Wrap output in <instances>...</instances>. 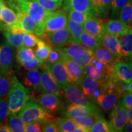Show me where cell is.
<instances>
[{
  "label": "cell",
  "instance_id": "cell-49",
  "mask_svg": "<svg viewBox=\"0 0 132 132\" xmlns=\"http://www.w3.org/2000/svg\"><path fill=\"white\" fill-rule=\"evenodd\" d=\"M25 131L26 132H40L42 131L41 123L34 122L25 124Z\"/></svg>",
  "mask_w": 132,
  "mask_h": 132
},
{
  "label": "cell",
  "instance_id": "cell-44",
  "mask_svg": "<svg viewBox=\"0 0 132 132\" xmlns=\"http://www.w3.org/2000/svg\"><path fill=\"white\" fill-rule=\"evenodd\" d=\"M127 1L128 0H111V17L112 19L118 18L120 11Z\"/></svg>",
  "mask_w": 132,
  "mask_h": 132
},
{
  "label": "cell",
  "instance_id": "cell-40",
  "mask_svg": "<svg viewBox=\"0 0 132 132\" xmlns=\"http://www.w3.org/2000/svg\"><path fill=\"white\" fill-rule=\"evenodd\" d=\"M34 56V52L31 48L21 46L16 49V59L19 63L20 62L28 60Z\"/></svg>",
  "mask_w": 132,
  "mask_h": 132
},
{
  "label": "cell",
  "instance_id": "cell-3",
  "mask_svg": "<svg viewBox=\"0 0 132 132\" xmlns=\"http://www.w3.org/2000/svg\"><path fill=\"white\" fill-rule=\"evenodd\" d=\"M7 4L14 11H20L28 14L42 26L46 16L50 12L40 4L30 0H8Z\"/></svg>",
  "mask_w": 132,
  "mask_h": 132
},
{
  "label": "cell",
  "instance_id": "cell-52",
  "mask_svg": "<svg viewBox=\"0 0 132 132\" xmlns=\"http://www.w3.org/2000/svg\"><path fill=\"white\" fill-rule=\"evenodd\" d=\"M73 131H75V132H89L88 130L86 129V128L78 126V125H77V126L76 127L75 129Z\"/></svg>",
  "mask_w": 132,
  "mask_h": 132
},
{
  "label": "cell",
  "instance_id": "cell-25",
  "mask_svg": "<svg viewBox=\"0 0 132 132\" xmlns=\"http://www.w3.org/2000/svg\"><path fill=\"white\" fill-rule=\"evenodd\" d=\"M103 21L97 17H92L82 24L84 31L94 36L100 40L103 35L102 23Z\"/></svg>",
  "mask_w": 132,
  "mask_h": 132
},
{
  "label": "cell",
  "instance_id": "cell-4",
  "mask_svg": "<svg viewBox=\"0 0 132 132\" xmlns=\"http://www.w3.org/2000/svg\"><path fill=\"white\" fill-rule=\"evenodd\" d=\"M58 48L66 56L83 67L89 64L94 57L92 50L73 41L64 47Z\"/></svg>",
  "mask_w": 132,
  "mask_h": 132
},
{
  "label": "cell",
  "instance_id": "cell-5",
  "mask_svg": "<svg viewBox=\"0 0 132 132\" xmlns=\"http://www.w3.org/2000/svg\"><path fill=\"white\" fill-rule=\"evenodd\" d=\"M84 75L95 80H109L113 75V67L98 61L94 57L84 67Z\"/></svg>",
  "mask_w": 132,
  "mask_h": 132
},
{
  "label": "cell",
  "instance_id": "cell-11",
  "mask_svg": "<svg viewBox=\"0 0 132 132\" xmlns=\"http://www.w3.org/2000/svg\"><path fill=\"white\" fill-rule=\"evenodd\" d=\"M105 80H95L85 76L80 86L82 93L88 100L94 103L95 98L103 91Z\"/></svg>",
  "mask_w": 132,
  "mask_h": 132
},
{
  "label": "cell",
  "instance_id": "cell-6",
  "mask_svg": "<svg viewBox=\"0 0 132 132\" xmlns=\"http://www.w3.org/2000/svg\"><path fill=\"white\" fill-rule=\"evenodd\" d=\"M66 11L64 9L50 12L44 20V32H50L66 27L67 23Z\"/></svg>",
  "mask_w": 132,
  "mask_h": 132
},
{
  "label": "cell",
  "instance_id": "cell-41",
  "mask_svg": "<svg viewBox=\"0 0 132 132\" xmlns=\"http://www.w3.org/2000/svg\"><path fill=\"white\" fill-rule=\"evenodd\" d=\"M30 1H35L40 4L48 12H53L56 11L62 5V3H58L54 0H30Z\"/></svg>",
  "mask_w": 132,
  "mask_h": 132
},
{
  "label": "cell",
  "instance_id": "cell-10",
  "mask_svg": "<svg viewBox=\"0 0 132 132\" xmlns=\"http://www.w3.org/2000/svg\"><path fill=\"white\" fill-rule=\"evenodd\" d=\"M32 99L50 113H54L61 108L60 95L53 93H40V94H30Z\"/></svg>",
  "mask_w": 132,
  "mask_h": 132
},
{
  "label": "cell",
  "instance_id": "cell-1",
  "mask_svg": "<svg viewBox=\"0 0 132 132\" xmlns=\"http://www.w3.org/2000/svg\"><path fill=\"white\" fill-rule=\"evenodd\" d=\"M25 124L38 122L41 124L53 122L56 118L32 99H29L24 106L16 114Z\"/></svg>",
  "mask_w": 132,
  "mask_h": 132
},
{
  "label": "cell",
  "instance_id": "cell-53",
  "mask_svg": "<svg viewBox=\"0 0 132 132\" xmlns=\"http://www.w3.org/2000/svg\"><path fill=\"white\" fill-rule=\"evenodd\" d=\"M0 132H11L7 125H0Z\"/></svg>",
  "mask_w": 132,
  "mask_h": 132
},
{
  "label": "cell",
  "instance_id": "cell-27",
  "mask_svg": "<svg viewBox=\"0 0 132 132\" xmlns=\"http://www.w3.org/2000/svg\"><path fill=\"white\" fill-rule=\"evenodd\" d=\"M41 73L39 69L29 70L22 76V81L26 87L37 90L40 84Z\"/></svg>",
  "mask_w": 132,
  "mask_h": 132
},
{
  "label": "cell",
  "instance_id": "cell-46",
  "mask_svg": "<svg viewBox=\"0 0 132 132\" xmlns=\"http://www.w3.org/2000/svg\"><path fill=\"white\" fill-rule=\"evenodd\" d=\"M60 57L61 53L58 48H54L52 49V52L50 53L46 62L49 64L54 63V62L58 61L60 59Z\"/></svg>",
  "mask_w": 132,
  "mask_h": 132
},
{
  "label": "cell",
  "instance_id": "cell-39",
  "mask_svg": "<svg viewBox=\"0 0 132 132\" xmlns=\"http://www.w3.org/2000/svg\"><path fill=\"white\" fill-rule=\"evenodd\" d=\"M9 114L7 97H0V125H7Z\"/></svg>",
  "mask_w": 132,
  "mask_h": 132
},
{
  "label": "cell",
  "instance_id": "cell-16",
  "mask_svg": "<svg viewBox=\"0 0 132 132\" xmlns=\"http://www.w3.org/2000/svg\"><path fill=\"white\" fill-rule=\"evenodd\" d=\"M121 98L120 94L113 90L106 89L103 87V91L95 98L94 103L98 105L105 112L111 111L119 99Z\"/></svg>",
  "mask_w": 132,
  "mask_h": 132
},
{
  "label": "cell",
  "instance_id": "cell-51",
  "mask_svg": "<svg viewBox=\"0 0 132 132\" xmlns=\"http://www.w3.org/2000/svg\"><path fill=\"white\" fill-rule=\"evenodd\" d=\"M122 131L125 132H131L132 131V122L128 121L127 123L123 127Z\"/></svg>",
  "mask_w": 132,
  "mask_h": 132
},
{
  "label": "cell",
  "instance_id": "cell-48",
  "mask_svg": "<svg viewBox=\"0 0 132 132\" xmlns=\"http://www.w3.org/2000/svg\"><path fill=\"white\" fill-rule=\"evenodd\" d=\"M42 131L44 132H58L59 129L57 125L53 122H49L43 123Z\"/></svg>",
  "mask_w": 132,
  "mask_h": 132
},
{
  "label": "cell",
  "instance_id": "cell-54",
  "mask_svg": "<svg viewBox=\"0 0 132 132\" xmlns=\"http://www.w3.org/2000/svg\"><path fill=\"white\" fill-rule=\"evenodd\" d=\"M128 121L132 122V107L127 109Z\"/></svg>",
  "mask_w": 132,
  "mask_h": 132
},
{
  "label": "cell",
  "instance_id": "cell-21",
  "mask_svg": "<svg viewBox=\"0 0 132 132\" xmlns=\"http://www.w3.org/2000/svg\"><path fill=\"white\" fill-rule=\"evenodd\" d=\"M102 29L103 34H110L118 37L127 31L131 30V26L127 25L118 19H112L103 22Z\"/></svg>",
  "mask_w": 132,
  "mask_h": 132
},
{
  "label": "cell",
  "instance_id": "cell-42",
  "mask_svg": "<svg viewBox=\"0 0 132 132\" xmlns=\"http://www.w3.org/2000/svg\"><path fill=\"white\" fill-rule=\"evenodd\" d=\"M19 64L24 69L27 70H33V69H39V68H41L43 65V64L40 62V61L36 57V56L33 57L32 58L28 59V60L20 62Z\"/></svg>",
  "mask_w": 132,
  "mask_h": 132
},
{
  "label": "cell",
  "instance_id": "cell-8",
  "mask_svg": "<svg viewBox=\"0 0 132 132\" xmlns=\"http://www.w3.org/2000/svg\"><path fill=\"white\" fill-rule=\"evenodd\" d=\"M41 68L42 72L40 75V84L37 91L40 93H53L61 95L63 91L59 88L57 82L54 80L46 62L43 64Z\"/></svg>",
  "mask_w": 132,
  "mask_h": 132
},
{
  "label": "cell",
  "instance_id": "cell-37",
  "mask_svg": "<svg viewBox=\"0 0 132 132\" xmlns=\"http://www.w3.org/2000/svg\"><path fill=\"white\" fill-rule=\"evenodd\" d=\"M67 19L77 21V22L82 24L88 19L92 17H94V16L87 14L86 13L80 12V11H76V10L73 9H69L67 10Z\"/></svg>",
  "mask_w": 132,
  "mask_h": 132
},
{
  "label": "cell",
  "instance_id": "cell-38",
  "mask_svg": "<svg viewBox=\"0 0 132 132\" xmlns=\"http://www.w3.org/2000/svg\"><path fill=\"white\" fill-rule=\"evenodd\" d=\"M91 132H110L113 131L110 123L108 122L104 118L103 115L99 116L96 121L94 123L90 128Z\"/></svg>",
  "mask_w": 132,
  "mask_h": 132
},
{
  "label": "cell",
  "instance_id": "cell-32",
  "mask_svg": "<svg viewBox=\"0 0 132 132\" xmlns=\"http://www.w3.org/2000/svg\"><path fill=\"white\" fill-rule=\"evenodd\" d=\"M78 44L92 50L100 45V42L98 39L85 31L82 33L80 37Z\"/></svg>",
  "mask_w": 132,
  "mask_h": 132
},
{
  "label": "cell",
  "instance_id": "cell-22",
  "mask_svg": "<svg viewBox=\"0 0 132 132\" xmlns=\"http://www.w3.org/2000/svg\"><path fill=\"white\" fill-rule=\"evenodd\" d=\"M121 52L122 59L128 61H131L132 56V32L131 29L117 37Z\"/></svg>",
  "mask_w": 132,
  "mask_h": 132
},
{
  "label": "cell",
  "instance_id": "cell-12",
  "mask_svg": "<svg viewBox=\"0 0 132 132\" xmlns=\"http://www.w3.org/2000/svg\"><path fill=\"white\" fill-rule=\"evenodd\" d=\"M59 51L61 53L60 60L63 63L68 73L69 82L80 86L81 82L85 77L84 67L69 59L60 50Z\"/></svg>",
  "mask_w": 132,
  "mask_h": 132
},
{
  "label": "cell",
  "instance_id": "cell-15",
  "mask_svg": "<svg viewBox=\"0 0 132 132\" xmlns=\"http://www.w3.org/2000/svg\"><path fill=\"white\" fill-rule=\"evenodd\" d=\"M0 19L1 21V26L0 28L1 31L2 29L21 30L19 26L16 12L11 7L7 6L6 3L3 4L0 11Z\"/></svg>",
  "mask_w": 132,
  "mask_h": 132
},
{
  "label": "cell",
  "instance_id": "cell-26",
  "mask_svg": "<svg viewBox=\"0 0 132 132\" xmlns=\"http://www.w3.org/2000/svg\"><path fill=\"white\" fill-rule=\"evenodd\" d=\"M94 57L98 61L113 67L117 62L119 61L112 53L106 47L100 45L93 50Z\"/></svg>",
  "mask_w": 132,
  "mask_h": 132
},
{
  "label": "cell",
  "instance_id": "cell-23",
  "mask_svg": "<svg viewBox=\"0 0 132 132\" xmlns=\"http://www.w3.org/2000/svg\"><path fill=\"white\" fill-rule=\"evenodd\" d=\"M62 9L66 12L69 9H73L96 16L92 9L90 0H64Z\"/></svg>",
  "mask_w": 132,
  "mask_h": 132
},
{
  "label": "cell",
  "instance_id": "cell-19",
  "mask_svg": "<svg viewBox=\"0 0 132 132\" xmlns=\"http://www.w3.org/2000/svg\"><path fill=\"white\" fill-rule=\"evenodd\" d=\"M50 72L57 82L59 88L62 90L63 87L69 82V75L64 64L59 59L58 61L53 64L47 63Z\"/></svg>",
  "mask_w": 132,
  "mask_h": 132
},
{
  "label": "cell",
  "instance_id": "cell-20",
  "mask_svg": "<svg viewBox=\"0 0 132 132\" xmlns=\"http://www.w3.org/2000/svg\"><path fill=\"white\" fill-rule=\"evenodd\" d=\"M14 56V47L7 42L0 44V72L6 73L12 69Z\"/></svg>",
  "mask_w": 132,
  "mask_h": 132
},
{
  "label": "cell",
  "instance_id": "cell-28",
  "mask_svg": "<svg viewBox=\"0 0 132 132\" xmlns=\"http://www.w3.org/2000/svg\"><path fill=\"white\" fill-rule=\"evenodd\" d=\"M3 35L6 39V42L14 48L21 47L23 44V36L24 32L22 30L12 31L9 29H2Z\"/></svg>",
  "mask_w": 132,
  "mask_h": 132
},
{
  "label": "cell",
  "instance_id": "cell-7",
  "mask_svg": "<svg viewBox=\"0 0 132 132\" xmlns=\"http://www.w3.org/2000/svg\"><path fill=\"white\" fill-rule=\"evenodd\" d=\"M110 114V125L113 131H122L123 127L128 122L127 109L120 103V99L117 101L112 108Z\"/></svg>",
  "mask_w": 132,
  "mask_h": 132
},
{
  "label": "cell",
  "instance_id": "cell-29",
  "mask_svg": "<svg viewBox=\"0 0 132 132\" xmlns=\"http://www.w3.org/2000/svg\"><path fill=\"white\" fill-rule=\"evenodd\" d=\"M36 45H37V48L34 52L36 57L42 64L45 63L50 53L53 49L52 45L48 42L40 39V38Z\"/></svg>",
  "mask_w": 132,
  "mask_h": 132
},
{
  "label": "cell",
  "instance_id": "cell-45",
  "mask_svg": "<svg viewBox=\"0 0 132 132\" xmlns=\"http://www.w3.org/2000/svg\"><path fill=\"white\" fill-rule=\"evenodd\" d=\"M111 7V0H100L99 17L105 18L108 15Z\"/></svg>",
  "mask_w": 132,
  "mask_h": 132
},
{
  "label": "cell",
  "instance_id": "cell-14",
  "mask_svg": "<svg viewBox=\"0 0 132 132\" xmlns=\"http://www.w3.org/2000/svg\"><path fill=\"white\" fill-rule=\"evenodd\" d=\"M46 40L54 48H61L72 42L70 32L66 27L50 32H44Z\"/></svg>",
  "mask_w": 132,
  "mask_h": 132
},
{
  "label": "cell",
  "instance_id": "cell-24",
  "mask_svg": "<svg viewBox=\"0 0 132 132\" xmlns=\"http://www.w3.org/2000/svg\"><path fill=\"white\" fill-rule=\"evenodd\" d=\"M100 45L108 49L118 60H122L121 52L116 37L110 34H104L100 39Z\"/></svg>",
  "mask_w": 132,
  "mask_h": 132
},
{
  "label": "cell",
  "instance_id": "cell-50",
  "mask_svg": "<svg viewBox=\"0 0 132 132\" xmlns=\"http://www.w3.org/2000/svg\"><path fill=\"white\" fill-rule=\"evenodd\" d=\"M92 9L96 16L99 17V6H100V0H90Z\"/></svg>",
  "mask_w": 132,
  "mask_h": 132
},
{
  "label": "cell",
  "instance_id": "cell-9",
  "mask_svg": "<svg viewBox=\"0 0 132 132\" xmlns=\"http://www.w3.org/2000/svg\"><path fill=\"white\" fill-rule=\"evenodd\" d=\"M62 91L67 102L70 104L92 106L95 105L88 100L82 93L80 86L69 82L62 89Z\"/></svg>",
  "mask_w": 132,
  "mask_h": 132
},
{
  "label": "cell",
  "instance_id": "cell-34",
  "mask_svg": "<svg viewBox=\"0 0 132 132\" xmlns=\"http://www.w3.org/2000/svg\"><path fill=\"white\" fill-rule=\"evenodd\" d=\"M7 125L11 132L25 131V123L15 114H9Z\"/></svg>",
  "mask_w": 132,
  "mask_h": 132
},
{
  "label": "cell",
  "instance_id": "cell-43",
  "mask_svg": "<svg viewBox=\"0 0 132 132\" xmlns=\"http://www.w3.org/2000/svg\"><path fill=\"white\" fill-rule=\"evenodd\" d=\"M39 39V38L35 34L32 33L24 32L23 36L22 46L28 48L35 47Z\"/></svg>",
  "mask_w": 132,
  "mask_h": 132
},
{
  "label": "cell",
  "instance_id": "cell-18",
  "mask_svg": "<svg viewBox=\"0 0 132 132\" xmlns=\"http://www.w3.org/2000/svg\"><path fill=\"white\" fill-rule=\"evenodd\" d=\"M131 62L128 63L119 61L113 67V75L110 80H115L128 84L132 80Z\"/></svg>",
  "mask_w": 132,
  "mask_h": 132
},
{
  "label": "cell",
  "instance_id": "cell-55",
  "mask_svg": "<svg viewBox=\"0 0 132 132\" xmlns=\"http://www.w3.org/2000/svg\"><path fill=\"white\" fill-rule=\"evenodd\" d=\"M127 89H128V92H129V93H131L132 92V81H130L129 83L127 84Z\"/></svg>",
  "mask_w": 132,
  "mask_h": 132
},
{
  "label": "cell",
  "instance_id": "cell-2",
  "mask_svg": "<svg viewBox=\"0 0 132 132\" xmlns=\"http://www.w3.org/2000/svg\"><path fill=\"white\" fill-rule=\"evenodd\" d=\"M30 94L28 89L20 82L16 76L13 75L11 87L7 94L10 113L16 114L30 99Z\"/></svg>",
  "mask_w": 132,
  "mask_h": 132
},
{
  "label": "cell",
  "instance_id": "cell-30",
  "mask_svg": "<svg viewBox=\"0 0 132 132\" xmlns=\"http://www.w3.org/2000/svg\"><path fill=\"white\" fill-rule=\"evenodd\" d=\"M13 75L12 69L6 73L0 72V97H4L7 95Z\"/></svg>",
  "mask_w": 132,
  "mask_h": 132
},
{
  "label": "cell",
  "instance_id": "cell-36",
  "mask_svg": "<svg viewBox=\"0 0 132 132\" xmlns=\"http://www.w3.org/2000/svg\"><path fill=\"white\" fill-rule=\"evenodd\" d=\"M53 122L57 125L59 131L61 132H72L77 126L72 119L68 118H56Z\"/></svg>",
  "mask_w": 132,
  "mask_h": 132
},
{
  "label": "cell",
  "instance_id": "cell-56",
  "mask_svg": "<svg viewBox=\"0 0 132 132\" xmlns=\"http://www.w3.org/2000/svg\"><path fill=\"white\" fill-rule=\"evenodd\" d=\"M4 3L5 1H3V0H0V11H1V7H2L3 4H4ZM1 19H0V28H1Z\"/></svg>",
  "mask_w": 132,
  "mask_h": 132
},
{
  "label": "cell",
  "instance_id": "cell-31",
  "mask_svg": "<svg viewBox=\"0 0 132 132\" xmlns=\"http://www.w3.org/2000/svg\"><path fill=\"white\" fill-rule=\"evenodd\" d=\"M102 115L103 114L102 113L95 114L89 116H77L73 118L72 119L77 125L82 127L88 130V131H90V128L93 125L94 123L96 121L99 116Z\"/></svg>",
  "mask_w": 132,
  "mask_h": 132
},
{
  "label": "cell",
  "instance_id": "cell-47",
  "mask_svg": "<svg viewBox=\"0 0 132 132\" xmlns=\"http://www.w3.org/2000/svg\"><path fill=\"white\" fill-rule=\"evenodd\" d=\"M121 100H120V103L125 108L128 109L132 107V94L131 93L127 92L125 93L121 97Z\"/></svg>",
  "mask_w": 132,
  "mask_h": 132
},
{
  "label": "cell",
  "instance_id": "cell-57",
  "mask_svg": "<svg viewBox=\"0 0 132 132\" xmlns=\"http://www.w3.org/2000/svg\"><path fill=\"white\" fill-rule=\"evenodd\" d=\"M54 1H57V2H58V3H62V1H63V0H54Z\"/></svg>",
  "mask_w": 132,
  "mask_h": 132
},
{
  "label": "cell",
  "instance_id": "cell-33",
  "mask_svg": "<svg viewBox=\"0 0 132 132\" xmlns=\"http://www.w3.org/2000/svg\"><path fill=\"white\" fill-rule=\"evenodd\" d=\"M66 28L72 36V41L78 44L80 37L82 33L84 32L82 24L79 23L77 21L71 20H67Z\"/></svg>",
  "mask_w": 132,
  "mask_h": 132
},
{
  "label": "cell",
  "instance_id": "cell-35",
  "mask_svg": "<svg viewBox=\"0 0 132 132\" xmlns=\"http://www.w3.org/2000/svg\"><path fill=\"white\" fill-rule=\"evenodd\" d=\"M118 19L127 25L131 26L132 22V0H128L122 8L118 15Z\"/></svg>",
  "mask_w": 132,
  "mask_h": 132
},
{
  "label": "cell",
  "instance_id": "cell-13",
  "mask_svg": "<svg viewBox=\"0 0 132 132\" xmlns=\"http://www.w3.org/2000/svg\"><path fill=\"white\" fill-rule=\"evenodd\" d=\"M18 17L19 28L25 32L32 33L40 37H44L43 26L34 21L30 16L20 11H14Z\"/></svg>",
  "mask_w": 132,
  "mask_h": 132
},
{
  "label": "cell",
  "instance_id": "cell-17",
  "mask_svg": "<svg viewBox=\"0 0 132 132\" xmlns=\"http://www.w3.org/2000/svg\"><path fill=\"white\" fill-rule=\"evenodd\" d=\"M95 114H102L100 110H99L95 105L87 106L70 104L64 110L63 114L67 118L73 119L77 116H89Z\"/></svg>",
  "mask_w": 132,
  "mask_h": 132
}]
</instances>
